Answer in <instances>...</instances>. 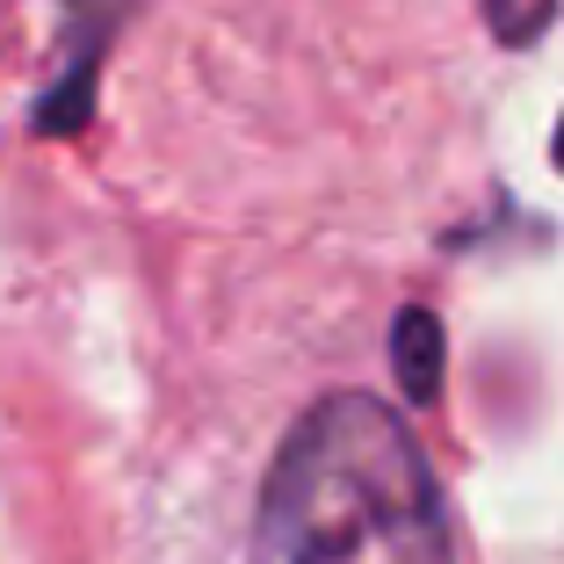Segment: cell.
Here are the masks:
<instances>
[{"label": "cell", "mask_w": 564, "mask_h": 564, "mask_svg": "<svg viewBox=\"0 0 564 564\" xmlns=\"http://www.w3.org/2000/svg\"><path fill=\"white\" fill-rule=\"evenodd\" d=\"M261 564H456L442 485L383 399L333 391L290 427L261 485Z\"/></svg>", "instance_id": "1"}, {"label": "cell", "mask_w": 564, "mask_h": 564, "mask_svg": "<svg viewBox=\"0 0 564 564\" xmlns=\"http://www.w3.org/2000/svg\"><path fill=\"white\" fill-rule=\"evenodd\" d=\"M66 15L80 22V66L66 58V80L51 87L44 101H36V131L44 138H66L87 123V109H95V66H101V36H109V22L123 15V0H66Z\"/></svg>", "instance_id": "2"}, {"label": "cell", "mask_w": 564, "mask_h": 564, "mask_svg": "<svg viewBox=\"0 0 564 564\" xmlns=\"http://www.w3.org/2000/svg\"><path fill=\"white\" fill-rule=\"evenodd\" d=\"M442 355H448L442 318H434L427 304H405L399 326H391V369H399V391H405L413 405L442 399Z\"/></svg>", "instance_id": "3"}, {"label": "cell", "mask_w": 564, "mask_h": 564, "mask_svg": "<svg viewBox=\"0 0 564 564\" xmlns=\"http://www.w3.org/2000/svg\"><path fill=\"white\" fill-rule=\"evenodd\" d=\"M557 15V0H485V22H492L499 44H535Z\"/></svg>", "instance_id": "4"}, {"label": "cell", "mask_w": 564, "mask_h": 564, "mask_svg": "<svg viewBox=\"0 0 564 564\" xmlns=\"http://www.w3.org/2000/svg\"><path fill=\"white\" fill-rule=\"evenodd\" d=\"M550 152H557V166H564V123H557V138H550Z\"/></svg>", "instance_id": "5"}]
</instances>
